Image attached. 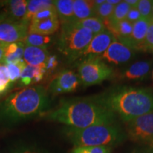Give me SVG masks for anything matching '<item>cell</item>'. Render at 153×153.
<instances>
[{
  "instance_id": "8",
  "label": "cell",
  "mask_w": 153,
  "mask_h": 153,
  "mask_svg": "<svg viewBox=\"0 0 153 153\" xmlns=\"http://www.w3.org/2000/svg\"><path fill=\"white\" fill-rule=\"evenodd\" d=\"M60 22L54 4L42 9L30 21L28 33L52 36L60 29Z\"/></svg>"
},
{
  "instance_id": "7",
  "label": "cell",
  "mask_w": 153,
  "mask_h": 153,
  "mask_svg": "<svg viewBox=\"0 0 153 153\" xmlns=\"http://www.w3.org/2000/svg\"><path fill=\"white\" fill-rule=\"evenodd\" d=\"M125 123L126 135L133 142L146 145L153 140V111Z\"/></svg>"
},
{
  "instance_id": "36",
  "label": "cell",
  "mask_w": 153,
  "mask_h": 153,
  "mask_svg": "<svg viewBox=\"0 0 153 153\" xmlns=\"http://www.w3.org/2000/svg\"><path fill=\"white\" fill-rule=\"evenodd\" d=\"M106 1L107 3L116 6L119 3H120V1H120V0H106Z\"/></svg>"
},
{
  "instance_id": "11",
  "label": "cell",
  "mask_w": 153,
  "mask_h": 153,
  "mask_svg": "<svg viewBox=\"0 0 153 153\" xmlns=\"http://www.w3.org/2000/svg\"><path fill=\"white\" fill-rule=\"evenodd\" d=\"M116 40L113 34L106 29L94 36L90 43L80 55L79 59L83 58L84 60L89 57H100Z\"/></svg>"
},
{
  "instance_id": "24",
  "label": "cell",
  "mask_w": 153,
  "mask_h": 153,
  "mask_svg": "<svg viewBox=\"0 0 153 153\" xmlns=\"http://www.w3.org/2000/svg\"><path fill=\"white\" fill-rule=\"evenodd\" d=\"M14 83L9 77L8 70L4 64H0V96L4 95L10 91Z\"/></svg>"
},
{
  "instance_id": "21",
  "label": "cell",
  "mask_w": 153,
  "mask_h": 153,
  "mask_svg": "<svg viewBox=\"0 0 153 153\" xmlns=\"http://www.w3.org/2000/svg\"><path fill=\"white\" fill-rule=\"evenodd\" d=\"M52 5L53 1L51 0H28L26 13L23 22L29 24L31 19L38 12Z\"/></svg>"
},
{
  "instance_id": "32",
  "label": "cell",
  "mask_w": 153,
  "mask_h": 153,
  "mask_svg": "<svg viewBox=\"0 0 153 153\" xmlns=\"http://www.w3.org/2000/svg\"><path fill=\"white\" fill-rule=\"evenodd\" d=\"M142 17H141V15L140 14L137 7H133V8L130 9L127 16H126V20L128 21L129 22L132 23V24H134V23L136 22L137 21H138Z\"/></svg>"
},
{
  "instance_id": "34",
  "label": "cell",
  "mask_w": 153,
  "mask_h": 153,
  "mask_svg": "<svg viewBox=\"0 0 153 153\" xmlns=\"http://www.w3.org/2000/svg\"><path fill=\"white\" fill-rule=\"evenodd\" d=\"M143 153H153V140L148 145H145L143 150Z\"/></svg>"
},
{
  "instance_id": "39",
  "label": "cell",
  "mask_w": 153,
  "mask_h": 153,
  "mask_svg": "<svg viewBox=\"0 0 153 153\" xmlns=\"http://www.w3.org/2000/svg\"><path fill=\"white\" fill-rule=\"evenodd\" d=\"M42 153H48L46 151H45V150H43V152H42Z\"/></svg>"
},
{
  "instance_id": "16",
  "label": "cell",
  "mask_w": 153,
  "mask_h": 153,
  "mask_svg": "<svg viewBox=\"0 0 153 153\" xmlns=\"http://www.w3.org/2000/svg\"><path fill=\"white\" fill-rule=\"evenodd\" d=\"M47 72L45 67L27 65L23 70L19 85L21 87H30L43 79L45 74Z\"/></svg>"
},
{
  "instance_id": "25",
  "label": "cell",
  "mask_w": 153,
  "mask_h": 153,
  "mask_svg": "<svg viewBox=\"0 0 153 153\" xmlns=\"http://www.w3.org/2000/svg\"><path fill=\"white\" fill-rule=\"evenodd\" d=\"M26 65L27 64L24 62V60H21L17 62L7 65L9 77L13 83L14 84L16 82L19 81L23 70Z\"/></svg>"
},
{
  "instance_id": "1",
  "label": "cell",
  "mask_w": 153,
  "mask_h": 153,
  "mask_svg": "<svg viewBox=\"0 0 153 153\" xmlns=\"http://www.w3.org/2000/svg\"><path fill=\"white\" fill-rule=\"evenodd\" d=\"M43 116L74 128L117 123L116 114L99 104L94 96L62 101L55 109Z\"/></svg>"
},
{
  "instance_id": "40",
  "label": "cell",
  "mask_w": 153,
  "mask_h": 153,
  "mask_svg": "<svg viewBox=\"0 0 153 153\" xmlns=\"http://www.w3.org/2000/svg\"><path fill=\"white\" fill-rule=\"evenodd\" d=\"M152 78H153V71H152Z\"/></svg>"
},
{
  "instance_id": "19",
  "label": "cell",
  "mask_w": 153,
  "mask_h": 153,
  "mask_svg": "<svg viewBox=\"0 0 153 153\" xmlns=\"http://www.w3.org/2000/svg\"><path fill=\"white\" fill-rule=\"evenodd\" d=\"M5 3L7 7L3 14L12 20L23 21L26 13L27 0H11Z\"/></svg>"
},
{
  "instance_id": "30",
  "label": "cell",
  "mask_w": 153,
  "mask_h": 153,
  "mask_svg": "<svg viewBox=\"0 0 153 153\" xmlns=\"http://www.w3.org/2000/svg\"><path fill=\"white\" fill-rule=\"evenodd\" d=\"M144 51L153 52V20L151 19L144 42Z\"/></svg>"
},
{
  "instance_id": "35",
  "label": "cell",
  "mask_w": 153,
  "mask_h": 153,
  "mask_svg": "<svg viewBox=\"0 0 153 153\" xmlns=\"http://www.w3.org/2000/svg\"><path fill=\"white\" fill-rule=\"evenodd\" d=\"M125 1L131 7V8L137 7L139 3V0H126Z\"/></svg>"
},
{
  "instance_id": "27",
  "label": "cell",
  "mask_w": 153,
  "mask_h": 153,
  "mask_svg": "<svg viewBox=\"0 0 153 153\" xmlns=\"http://www.w3.org/2000/svg\"><path fill=\"white\" fill-rule=\"evenodd\" d=\"M115 6L107 3L106 0L102 4L94 7L96 16L98 17L104 22L109 19L114 12Z\"/></svg>"
},
{
  "instance_id": "2",
  "label": "cell",
  "mask_w": 153,
  "mask_h": 153,
  "mask_svg": "<svg viewBox=\"0 0 153 153\" xmlns=\"http://www.w3.org/2000/svg\"><path fill=\"white\" fill-rule=\"evenodd\" d=\"M94 97L124 123L153 111V91L149 88L115 86Z\"/></svg>"
},
{
  "instance_id": "37",
  "label": "cell",
  "mask_w": 153,
  "mask_h": 153,
  "mask_svg": "<svg viewBox=\"0 0 153 153\" xmlns=\"http://www.w3.org/2000/svg\"><path fill=\"white\" fill-rule=\"evenodd\" d=\"M105 1H106V0H94V1H93L94 5V7L99 6V5L102 4H104L105 2Z\"/></svg>"
},
{
  "instance_id": "14",
  "label": "cell",
  "mask_w": 153,
  "mask_h": 153,
  "mask_svg": "<svg viewBox=\"0 0 153 153\" xmlns=\"http://www.w3.org/2000/svg\"><path fill=\"white\" fill-rule=\"evenodd\" d=\"M51 57L48 50L25 45L23 60L28 65L42 66L47 68Z\"/></svg>"
},
{
  "instance_id": "28",
  "label": "cell",
  "mask_w": 153,
  "mask_h": 153,
  "mask_svg": "<svg viewBox=\"0 0 153 153\" xmlns=\"http://www.w3.org/2000/svg\"><path fill=\"white\" fill-rule=\"evenodd\" d=\"M111 148L106 146L74 147L71 153H111Z\"/></svg>"
},
{
  "instance_id": "9",
  "label": "cell",
  "mask_w": 153,
  "mask_h": 153,
  "mask_svg": "<svg viewBox=\"0 0 153 153\" xmlns=\"http://www.w3.org/2000/svg\"><path fill=\"white\" fill-rule=\"evenodd\" d=\"M28 26L23 21H15L0 14V43L9 44L22 42L28 34Z\"/></svg>"
},
{
  "instance_id": "12",
  "label": "cell",
  "mask_w": 153,
  "mask_h": 153,
  "mask_svg": "<svg viewBox=\"0 0 153 153\" xmlns=\"http://www.w3.org/2000/svg\"><path fill=\"white\" fill-rule=\"evenodd\" d=\"M133 55V49L116 40L99 57L103 61L106 60L113 64L119 65L127 62Z\"/></svg>"
},
{
  "instance_id": "13",
  "label": "cell",
  "mask_w": 153,
  "mask_h": 153,
  "mask_svg": "<svg viewBox=\"0 0 153 153\" xmlns=\"http://www.w3.org/2000/svg\"><path fill=\"white\" fill-rule=\"evenodd\" d=\"M151 19L141 18L133 24V31L130 36L127 46L131 49L144 51V42Z\"/></svg>"
},
{
  "instance_id": "4",
  "label": "cell",
  "mask_w": 153,
  "mask_h": 153,
  "mask_svg": "<svg viewBox=\"0 0 153 153\" xmlns=\"http://www.w3.org/2000/svg\"><path fill=\"white\" fill-rule=\"evenodd\" d=\"M64 134L74 147L113 146L121 144L127 138L126 132L118 123L92 126L85 128L67 127Z\"/></svg>"
},
{
  "instance_id": "6",
  "label": "cell",
  "mask_w": 153,
  "mask_h": 153,
  "mask_svg": "<svg viewBox=\"0 0 153 153\" xmlns=\"http://www.w3.org/2000/svg\"><path fill=\"white\" fill-rule=\"evenodd\" d=\"M78 76L83 87L99 85L113 75V69L99 57L84 59L77 68Z\"/></svg>"
},
{
  "instance_id": "22",
  "label": "cell",
  "mask_w": 153,
  "mask_h": 153,
  "mask_svg": "<svg viewBox=\"0 0 153 153\" xmlns=\"http://www.w3.org/2000/svg\"><path fill=\"white\" fill-rule=\"evenodd\" d=\"M25 45H30L44 49H48L53 43L52 36H44L35 33H28L23 41Z\"/></svg>"
},
{
  "instance_id": "5",
  "label": "cell",
  "mask_w": 153,
  "mask_h": 153,
  "mask_svg": "<svg viewBox=\"0 0 153 153\" xmlns=\"http://www.w3.org/2000/svg\"><path fill=\"white\" fill-rule=\"evenodd\" d=\"M94 36L89 30L73 22L61 24L60 33L57 40V50L70 62L78 60Z\"/></svg>"
},
{
  "instance_id": "23",
  "label": "cell",
  "mask_w": 153,
  "mask_h": 153,
  "mask_svg": "<svg viewBox=\"0 0 153 153\" xmlns=\"http://www.w3.org/2000/svg\"><path fill=\"white\" fill-rule=\"evenodd\" d=\"M73 23L77 26L89 30L94 36L106 30L104 22L98 17H92L81 21H75Z\"/></svg>"
},
{
  "instance_id": "17",
  "label": "cell",
  "mask_w": 153,
  "mask_h": 153,
  "mask_svg": "<svg viewBox=\"0 0 153 153\" xmlns=\"http://www.w3.org/2000/svg\"><path fill=\"white\" fill-rule=\"evenodd\" d=\"M151 68V62L148 61H139L135 62L120 74L119 77L123 79L137 80L144 78Z\"/></svg>"
},
{
  "instance_id": "10",
  "label": "cell",
  "mask_w": 153,
  "mask_h": 153,
  "mask_svg": "<svg viewBox=\"0 0 153 153\" xmlns=\"http://www.w3.org/2000/svg\"><path fill=\"white\" fill-rule=\"evenodd\" d=\"M78 74L72 70H66L60 72L50 82L48 90L54 95L74 91L80 85Z\"/></svg>"
},
{
  "instance_id": "26",
  "label": "cell",
  "mask_w": 153,
  "mask_h": 153,
  "mask_svg": "<svg viewBox=\"0 0 153 153\" xmlns=\"http://www.w3.org/2000/svg\"><path fill=\"white\" fill-rule=\"evenodd\" d=\"M130 9H131V7L125 1H121L120 3L115 6L112 16L108 20L112 22H118L125 20Z\"/></svg>"
},
{
  "instance_id": "3",
  "label": "cell",
  "mask_w": 153,
  "mask_h": 153,
  "mask_svg": "<svg viewBox=\"0 0 153 153\" xmlns=\"http://www.w3.org/2000/svg\"><path fill=\"white\" fill-rule=\"evenodd\" d=\"M49 106L47 89L41 85L24 87L0 101V123L13 124L43 116Z\"/></svg>"
},
{
  "instance_id": "38",
  "label": "cell",
  "mask_w": 153,
  "mask_h": 153,
  "mask_svg": "<svg viewBox=\"0 0 153 153\" xmlns=\"http://www.w3.org/2000/svg\"><path fill=\"white\" fill-rule=\"evenodd\" d=\"M152 3V18H151V19H152L153 20V1Z\"/></svg>"
},
{
  "instance_id": "33",
  "label": "cell",
  "mask_w": 153,
  "mask_h": 153,
  "mask_svg": "<svg viewBox=\"0 0 153 153\" xmlns=\"http://www.w3.org/2000/svg\"><path fill=\"white\" fill-rule=\"evenodd\" d=\"M7 44L0 43V64H2L4 57L5 48Z\"/></svg>"
},
{
  "instance_id": "15",
  "label": "cell",
  "mask_w": 153,
  "mask_h": 153,
  "mask_svg": "<svg viewBox=\"0 0 153 153\" xmlns=\"http://www.w3.org/2000/svg\"><path fill=\"white\" fill-rule=\"evenodd\" d=\"M106 29L111 32L118 41L127 45L129 38L133 31V24L127 20L112 22L109 20L104 21Z\"/></svg>"
},
{
  "instance_id": "20",
  "label": "cell",
  "mask_w": 153,
  "mask_h": 153,
  "mask_svg": "<svg viewBox=\"0 0 153 153\" xmlns=\"http://www.w3.org/2000/svg\"><path fill=\"white\" fill-rule=\"evenodd\" d=\"M60 24L74 22L73 0H55L53 1Z\"/></svg>"
},
{
  "instance_id": "29",
  "label": "cell",
  "mask_w": 153,
  "mask_h": 153,
  "mask_svg": "<svg viewBox=\"0 0 153 153\" xmlns=\"http://www.w3.org/2000/svg\"><path fill=\"white\" fill-rule=\"evenodd\" d=\"M150 0H139L137 8L141 17L143 19H151L152 18V3Z\"/></svg>"
},
{
  "instance_id": "31",
  "label": "cell",
  "mask_w": 153,
  "mask_h": 153,
  "mask_svg": "<svg viewBox=\"0 0 153 153\" xmlns=\"http://www.w3.org/2000/svg\"><path fill=\"white\" fill-rule=\"evenodd\" d=\"M41 149L29 145H19L11 151V153H42Z\"/></svg>"
},
{
  "instance_id": "18",
  "label": "cell",
  "mask_w": 153,
  "mask_h": 153,
  "mask_svg": "<svg viewBox=\"0 0 153 153\" xmlns=\"http://www.w3.org/2000/svg\"><path fill=\"white\" fill-rule=\"evenodd\" d=\"M73 12L74 22L97 17L93 1L73 0Z\"/></svg>"
}]
</instances>
